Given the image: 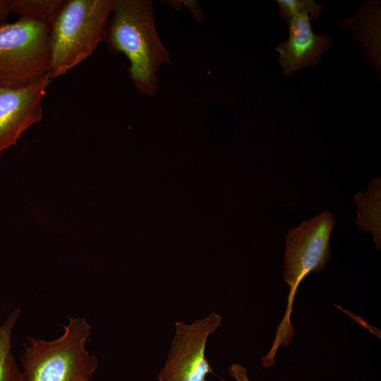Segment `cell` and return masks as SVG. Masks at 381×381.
<instances>
[{
	"label": "cell",
	"instance_id": "7",
	"mask_svg": "<svg viewBox=\"0 0 381 381\" xmlns=\"http://www.w3.org/2000/svg\"><path fill=\"white\" fill-rule=\"evenodd\" d=\"M52 79L49 73L22 88L0 86V155L42 118V99Z\"/></svg>",
	"mask_w": 381,
	"mask_h": 381
},
{
	"label": "cell",
	"instance_id": "10",
	"mask_svg": "<svg viewBox=\"0 0 381 381\" xmlns=\"http://www.w3.org/2000/svg\"><path fill=\"white\" fill-rule=\"evenodd\" d=\"M20 311L19 308L12 310L0 325V381H24L11 351L13 330Z\"/></svg>",
	"mask_w": 381,
	"mask_h": 381
},
{
	"label": "cell",
	"instance_id": "11",
	"mask_svg": "<svg viewBox=\"0 0 381 381\" xmlns=\"http://www.w3.org/2000/svg\"><path fill=\"white\" fill-rule=\"evenodd\" d=\"M64 0H11L12 12L20 18L44 23L49 27L65 4Z\"/></svg>",
	"mask_w": 381,
	"mask_h": 381
},
{
	"label": "cell",
	"instance_id": "8",
	"mask_svg": "<svg viewBox=\"0 0 381 381\" xmlns=\"http://www.w3.org/2000/svg\"><path fill=\"white\" fill-rule=\"evenodd\" d=\"M306 13L294 16L289 23V37L275 50L286 76L305 67L318 65L322 54L329 49L332 38L327 33L315 35Z\"/></svg>",
	"mask_w": 381,
	"mask_h": 381
},
{
	"label": "cell",
	"instance_id": "12",
	"mask_svg": "<svg viewBox=\"0 0 381 381\" xmlns=\"http://www.w3.org/2000/svg\"><path fill=\"white\" fill-rule=\"evenodd\" d=\"M281 16L288 23L294 16L306 13L310 20H316L326 5L318 4L313 0H277Z\"/></svg>",
	"mask_w": 381,
	"mask_h": 381
},
{
	"label": "cell",
	"instance_id": "3",
	"mask_svg": "<svg viewBox=\"0 0 381 381\" xmlns=\"http://www.w3.org/2000/svg\"><path fill=\"white\" fill-rule=\"evenodd\" d=\"M113 0L66 1L50 26L52 79L88 58L104 40Z\"/></svg>",
	"mask_w": 381,
	"mask_h": 381
},
{
	"label": "cell",
	"instance_id": "5",
	"mask_svg": "<svg viewBox=\"0 0 381 381\" xmlns=\"http://www.w3.org/2000/svg\"><path fill=\"white\" fill-rule=\"evenodd\" d=\"M222 316L212 312L191 324L178 321L171 345L157 381H207L214 374L205 357L210 334L222 325Z\"/></svg>",
	"mask_w": 381,
	"mask_h": 381
},
{
	"label": "cell",
	"instance_id": "4",
	"mask_svg": "<svg viewBox=\"0 0 381 381\" xmlns=\"http://www.w3.org/2000/svg\"><path fill=\"white\" fill-rule=\"evenodd\" d=\"M50 27L19 18L0 25V86L22 88L49 73Z\"/></svg>",
	"mask_w": 381,
	"mask_h": 381
},
{
	"label": "cell",
	"instance_id": "6",
	"mask_svg": "<svg viewBox=\"0 0 381 381\" xmlns=\"http://www.w3.org/2000/svg\"><path fill=\"white\" fill-rule=\"evenodd\" d=\"M334 225L333 214L324 212L289 230L286 235L284 279L290 288V301L309 273L318 272L327 265Z\"/></svg>",
	"mask_w": 381,
	"mask_h": 381
},
{
	"label": "cell",
	"instance_id": "2",
	"mask_svg": "<svg viewBox=\"0 0 381 381\" xmlns=\"http://www.w3.org/2000/svg\"><path fill=\"white\" fill-rule=\"evenodd\" d=\"M91 327L85 318H70L54 340L28 338L21 356L24 381H89L98 367L86 344Z\"/></svg>",
	"mask_w": 381,
	"mask_h": 381
},
{
	"label": "cell",
	"instance_id": "13",
	"mask_svg": "<svg viewBox=\"0 0 381 381\" xmlns=\"http://www.w3.org/2000/svg\"><path fill=\"white\" fill-rule=\"evenodd\" d=\"M228 373L236 381H252L248 378L247 368L240 364L231 365Z\"/></svg>",
	"mask_w": 381,
	"mask_h": 381
},
{
	"label": "cell",
	"instance_id": "9",
	"mask_svg": "<svg viewBox=\"0 0 381 381\" xmlns=\"http://www.w3.org/2000/svg\"><path fill=\"white\" fill-rule=\"evenodd\" d=\"M381 180L374 179L366 191H359L353 197L356 204V224L365 231H370L377 250L381 247L380 222Z\"/></svg>",
	"mask_w": 381,
	"mask_h": 381
},
{
	"label": "cell",
	"instance_id": "1",
	"mask_svg": "<svg viewBox=\"0 0 381 381\" xmlns=\"http://www.w3.org/2000/svg\"><path fill=\"white\" fill-rule=\"evenodd\" d=\"M113 14L104 40L128 59L130 78L140 93L151 97L158 89L157 71L171 64L168 50L157 35L152 3L149 0H114Z\"/></svg>",
	"mask_w": 381,
	"mask_h": 381
},
{
	"label": "cell",
	"instance_id": "14",
	"mask_svg": "<svg viewBox=\"0 0 381 381\" xmlns=\"http://www.w3.org/2000/svg\"><path fill=\"white\" fill-rule=\"evenodd\" d=\"M11 12H12L11 0H0V25L6 23Z\"/></svg>",
	"mask_w": 381,
	"mask_h": 381
}]
</instances>
